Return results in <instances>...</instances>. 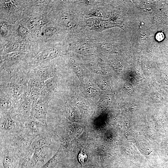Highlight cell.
Segmentation results:
<instances>
[{
    "instance_id": "cell-15",
    "label": "cell",
    "mask_w": 168,
    "mask_h": 168,
    "mask_svg": "<svg viewBox=\"0 0 168 168\" xmlns=\"http://www.w3.org/2000/svg\"><path fill=\"white\" fill-rule=\"evenodd\" d=\"M56 30V28L54 27H48L45 30L44 33L46 35H49L54 34Z\"/></svg>"
},
{
    "instance_id": "cell-10",
    "label": "cell",
    "mask_w": 168,
    "mask_h": 168,
    "mask_svg": "<svg viewBox=\"0 0 168 168\" xmlns=\"http://www.w3.org/2000/svg\"><path fill=\"white\" fill-rule=\"evenodd\" d=\"M29 74L30 78H34L43 82L54 75L52 68L49 65L36 67L31 71L29 72Z\"/></svg>"
},
{
    "instance_id": "cell-1",
    "label": "cell",
    "mask_w": 168,
    "mask_h": 168,
    "mask_svg": "<svg viewBox=\"0 0 168 168\" xmlns=\"http://www.w3.org/2000/svg\"><path fill=\"white\" fill-rule=\"evenodd\" d=\"M35 138L28 135L22 128L14 134L0 137V144L11 148L21 158L27 154Z\"/></svg>"
},
{
    "instance_id": "cell-14",
    "label": "cell",
    "mask_w": 168,
    "mask_h": 168,
    "mask_svg": "<svg viewBox=\"0 0 168 168\" xmlns=\"http://www.w3.org/2000/svg\"><path fill=\"white\" fill-rule=\"evenodd\" d=\"M17 30L19 34L22 35H26L29 33L28 29L22 25H20L19 26Z\"/></svg>"
},
{
    "instance_id": "cell-13",
    "label": "cell",
    "mask_w": 168,
    "mask_h": 168,
    "mask_svg": "<svg viewBox=\"0 0 168 168\" xmlns=\"http://www.w3.org/2000/svg\"><path fill=\"white\" fill-rule=\"evenodd\" d=\"M50 145H45L35 150L31 158V161L35 166L39 161H44L49 152Z\"/></svg>"
},
{
    "instance_id": "cell-11",
    "label": "cell",
    "mask_w": 168,
    "mask_h": 168,
    "mask_svg": "<svg viewBox=\"0 0 168 168\" xmlns=\"http://www.w3.org/2000/svg\"><path fill=\"white\" fill-rule=\"evenodd\" d=\"M51 143V130L39 134L33 140L28 154L32 156L35 150L45 145H50Z\"/></svg>"
},
{
    "instance_id": "cell-6",
    "label": "cell",
    "mask_w": 168,
    "mask_h": 168,
    "mask_svg": "<svg viewBox=\"0 0 168 168\" xmlns=\"http://www.w3.org/2000/svg\"><path fill=\"white\" fill-rule=\"evenodd\" d=\"M20 158L11 148L0 144V168H17Z\"/></svg>"
},
{
    "instance_id": "cell-7",
    "label": "cell",
    "mask_w": 168,
    "mask_h": 168,
    "mask_svg": "<svg viewBox=\"0 0 168 168\" xmlns=\"http://www.w3.org/2000/svg\"><path fill=\"white\" fill-rule=\"evenodd\" d=\"M23 129L28 135L34 137L51 130L47 125L43 124L30 116L24 122Z\"/></svg>"
},
{
    "instance_id": "cell-12",
    "label": "cell",
    "mask_w": 168,
    "mask_h": 168,
    "mask_svg": "<svg viewBox=\"0 0 168 168\" xmlns=\"http://www.w3.org/2000/svg\"><path fill=\"white\" fill-rule=\"evenodd\" d=\"M59 50L56 48L50 47L47 48L35 57L31 63L35 65L40 63L51 60L59 55Z\"/></svg>"
},
{
    "instance_id": "cell-3",
    "label": "cell",
    "mask_w": 168,
    "mask_h": 168,
    "mask_svg": "<svg viewBox=\"0 0 168 168\" xmlns=\"http://www.w3.org/2000/svg\"><path fill=\"white\" fill-rule=\"evenodd\" d=\"M23 126V123L14 107L7 112L0 114V137L16 133L22 129Z\"/></svg>"
},
{
    "instance_id": "cell-16",
    "label": "cell",
    "mask_w": 168,
    "mask_h": 168,
    "mask_svg": "<svg viewBox=\"0 0 168 168\" xmlns=\"http://www.w3.org/2000/svg\"><path fill=\"white\" fill-rule=\"evenodd\" d=\"M7 27L6 24L4 23L1 24V33L2 35H7Z\"/></svg>"
},
{
    "instance_id": "cell-17",
    "label": "cell",
    "mask_w": 168,
    "mask_h": 168,
    "mask_svg": "<svg viewBox=\"0 0 168 168\" xmlns=\"http://www.w3.org/2000/svg\"><path fill=\"white\" fill-rule=\"evenodd\" d=\"M86 154L82 152H81L78 156L79 161L82 164L84 163V161L86 159Z\"/></svg>"
},
{
    "instance_id": "cell-2",
    "label": "cell",
    "mask_w": 168,
    "mask_h": 168,
    "mask_svg": "<svg viewBox=\"0 0 168 168\" xmlns=\"http://www.w3.org/2000/svg\"><path fill=\"white\" fill-rule=\"evenodd\" d=\"M29 72H17L0 82V84L6 85L12 97L16 102L24 92L29 87Z\"/></svg>"
},
{
    "instance_id": "cell-5",
    "label": "cell",
    "mask_w": 168,
    "mask_h": 168,
    "mask_svg": "<svg viewBox=\"0 0 168 168\" xmlns=\"http://www.w3.org/2000/svg\"><path fill=\"white\" fill-rule=\"evenodd\" d=\"M50 101L47 98L40 96L37 100L32 104L30 116L47 125L46 115Z\"/></svg>"
},
{
    "instance_id": "cell-18",
    "label": "cell",
    "mask_w": 168,
    "mask_h": 168,
    "mask_svg": "<svg viewBox=\"0 0 168 168\" xmlns=\"http://www.w3.org/2000/svg\"><path fill=\"white\" fill-rule=\"evenodd\" d=\"M164 37L165 36L163 33L161 32L157 33L156 36V40L159 41H162L164 39Z\"/></svg>"
},
{
    "instance_id": "cell-9",
    "label": "cell",
    "mask_w": 168,
    "mask_h": 168,
    "mask_svg": "<svg viewBox=\"0 0 168 168\" xmlns=\"http://www.w3.org/2000/svg\"><path fill=\"white\" fill-rule=\"evenodd\" d=\"M25 55L26 53L19 52L7 54L2 58V67L9 72L11 67L22 60Z\"/></svg>"
},
{
    "instance_id": "cell-8",
    "label": "cell",
    "mask_w": 168,
    "mask_h": 168,
    "mask_svg": "<svg viewBox=\"0 0 168 168\" xmlns=\"http://www.w3.org/2000/svg\"><path fill=\"white\" fill-rule=\"evenodd\" d=\"M0 114L7 112L14 107L15 104L5 85L0 84Z\"/></svg>"
},
{
    "instance_id": "cell-4",
    "label": "cell",
    "mask_w": 168,
    "mask_h": 168,
    "mask_svg": "<svg viewBox=\"0 0 168 168\" xmlns=\"http://www.w3.org/2000/svg\"><path fill=\"white\" fill-rule=\"evenodd\" d=\"M32 101L29 93V87L16 102L14 108L23 123L30 116Z\"/></svg>"
}]
</instances>
